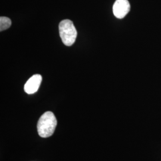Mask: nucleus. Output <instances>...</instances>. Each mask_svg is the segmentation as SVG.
Returning <instances> with one entry per match:
<instances>
[{
  "label": "nucleus",
  "instance_id": "f257e3e1",
  "mask_svg": "<svg viewBox=\"0 0 161 161\" xmlns=\"http://www.w3.org/2000/svg\"><path fill=\"white\" fill-rule=\"evenodd\" d=\"M57 125V119L54 114L48 111L45 112L39 119L37 124V130L39 136L42 138L52 136Z\"/></svg>",
  "mask_w": 161,
  "mask_h": 161
},
{
  "label": "nucleus",
  "instance_id": "f03ea898",
  "mask_svg": "<svg viewBox=\"0 0 161 161\" xmlns=\"http://www.w3.org/2000/svg\"><path fill=\"white\" fill-rule=\"evenodd\" d=\"M59 34L64 44L66 46H71L76 40L77 31L73 22L65 19L59 23Z\"/></svg>",
  "mask_w": 161,
  "mask_h": 161
},
{
  "label": "nucleus",
  "instance_id": "7ed1b4c3",
  "mask_svg": "<svg viewBox=\"0 0 161 161\" xmlns=\"http://www.w3.org/2000/svg\"><path fill=\"white\" fill-rule=\"evenodd\" d=\"M130 4L128 0H116L113 6V13L118 19H123L130 10Z\"/></svg>",
  "mask_w": 161,
  "mask_h": 161
},
{
  "label": "nucleus",
  "instance_id": "20e7f679",
  "mask_svg": "<svg viewBox=\"0 0 161 161\" xmlns=\"http://www.w3.org/2000/svg\"><path fill=\"white\" fill-rule=\"evenodd\" d=\"M42 81V76L39 74H35L31 76L26 82L24 90L28 94H32L36 92L40 86Z\"/></svg>",
  "mask_w": 161,
  "mask_h": 161
},
{
  "label": "nucleus",
  "instance_id": "39448f33",
  "mask_svg": "<svg viewBox=\"0 0 161 161\" xmlns=\"http://www.w3.org/2000/svg\"><path fill=\"white\" fill-rule=\"evenodd\" d=\"M12 25V21L8 17L1 16L0 17V31L8 29Z\"/></svg>",
  "mask_w": 161,
  "mask_h": 161
}]
</instances>
